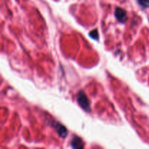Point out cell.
Returning <instances> with one entry per match:
<instances>
[{
    "label": "cell",
    "instance_id": "obj_3",
    "mask_svg": "<svg viewBox=\"0 0 149 149\" xmlns=\"http://www.w3.org/2000/svg\"><path fill=\"white\" fill-rule=\"evenodd\" d=\"M115 17H116V20L121 23H125L127 20V13L124 9L121 8V7H116L115 9L114 12Z\"/></svg>",
    "mask_w": 149,
    "mask_h": 149
},
{
    "label": "cell",
    "instance_id": "obj_2",
    "mask_svg": "<svg viewBox=\"0 0 149 149\" xmlns=\"http://www.w3.org/2000/svg\"><path fill=\"white\" fill-rule=\"evenodd\" d=\"M51 125L52 127H53L55 128V130H56V132H58V135L61 138H65L68 135V130H67L66 127L65 126L61 124L60 122H55L53 119L51 120Z\"/></svg>",
    "mask_w": 149,
    "mask_h": 149
},
{
    "label": "cell",
    "instance_id": "obj_4",
    "mask_svg": "<svg viewBox=\"0 0 149 149\" xmlns=\"http://www.w3.org/2000/svg\"><path fill=\"white\" fill-rule=\"evenodd\" d=\"M71 146L73 148H84V143L81 138L74 136L71 141Z\"/></svg>",
    "mask_w": 149,
    "mask_h": 149
},
{
    "label": "cell",
    "instance_id": "obj_5",
    "mask_svg": "<svg viewBox=\"0 0 149 149\" xmlns=\"http://www.w3.org/2000/svg\"><path fill=\"white\" fill-rule=\"evenodd\" d=\"M141 7L143 8H148L149 7V0H136Z\"/></svg>",
    "mask_w": 149,
    "mask_h": 149
},
{
    "label": "cell",
    "instance_id": "obj_6",
    "mask_svg": "<svg viewBox=\"0 0 149 149\" xmlns=\"http://www.w3.org/2000/svg\"><path fill=\"white\" fill-rule=\"evenodd\" d=\"M89 36L92 38L93 39H95V40H97L99 38V34L98 31H97V29H94V30L91 31L89 33Z\"/></svg>",
    "mask_w": 149,
    "mask_h": 149
},
{
    "label": "cell",
    "instance_id": "obj_1",
    "mask_svg": "<svg viewBox=\"0 0 149 149\" xmlns=\"http://www.w3.org/2000/svg\"><path fill=\"white\" fill-rule=\"evenodd\" d=\"M77 100L78 102L79 105L81 106L83 110H84L85 111L90 112V111H91V106H90V100H89L87 95L84 92L80 91L77 94Z\"/></svg>",
    "mask_w": 149,
    "mask_h": 149
}]
</instances>
